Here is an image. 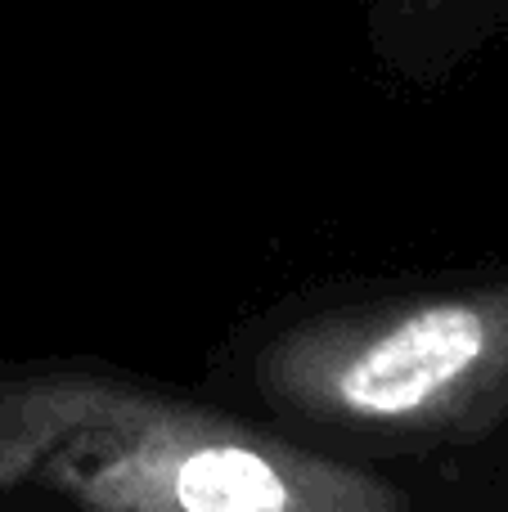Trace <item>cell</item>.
Masks as SVG:
<instances>
[{"mask_svg":"<svg viewBox=\"0 0 508 512\" xmlns=\"http://www.w3.org/2000/svg\"><path fill=\"white\" fill-rule=\"evenodd\" d=\"M0 499L59 512H410L378 472L95 360L0 373Z\"/></svg>","mask_w":508,"mask_h":512,"instance_id":"cell-1","label":"cell"},{"mask_svg":"<svg viewBox=\"0 0 508 512\" xmlns=\"http://www.w3.org/2000/svg\"><path fill=\"white\" fill-rule=\"evenodd\" d=\"M248 387L284 423L338 441L477 445L508 418V283L302 310L261 337Z\"/></svg>","mask_w":508,"mask_h":512,"instance_id":"cell-2","label":"cell"}]
</instances>
